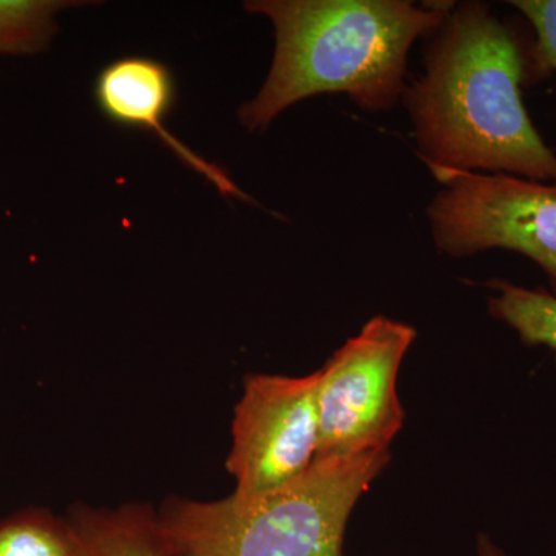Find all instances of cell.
I'll use <instances>...</instances> for the list:
<instances>
[{
    "label": "cell",
    "mask_w": 556,
    "mask_h": 556,
    "mask_svg": "<svg viewBox=\"0 0 556 556\" xmlns=\"http://www.w3.org/2000/svg\"><path fill=\"white\" fill-rule=\"evenodd\" d=\"M94 2L72 0H0V60L38 56L60 33L62 11Z\"/></svg>",
    "instance_id": "9c48e42d"
},
{
    "label": "cell",
    "mask_w": 556,
    "mask_h": 556,
    "mask_svg": "<svg viewBox=\"0 0 556 556\" xmlns=\"http://www.w3.org/2000/svg\"><path fill=\"white\" fill-rule=\"evenodd\" d=\"M318 372L305 378L252 375L232 420L226 468L233 493L263 495L302 478L316 463Z\"/></svg>",
    "instance_id": "8992f818"
},
{
    "label": "cell",
    "mask_w": 556,
    "mask_h": 556,
    "mask_svg": "<svg viewBox=\"0 0 556 556\" xmlns=\"http://www.w3.org/2000/svg\"><path fill=\"white\" fill-rule=\"evenodd\" d=\"M478 556H508L500 546H496L489 536L479 535L478 538Z\"/></svg>",
    "instance_id": "4fadbf2b"
},
{
    "label": "cell",
    "mask_w": 556,
    "mask_h": 556,
    "mask_svg": "<svg viewBox=\"0 0 556 556\" xmlns=\"http://www.w3.org/2000/svg\"><path fill=\"white\" fill-rule=\"evenodd\" d=\"M415 328L383 316L318 369L316 460L386 452L404 424L397 375Z\"/></svg>",
    "instance_id": "5b68a950"
},
{
    "label": "cell",
    "mask_w": 556,
    "mask_h": 556,
    "mask_svg": "<svg viewBox=\"0 0 556 556\" xmlns=\"http://www.w3.org/2000/svg\"><path fill=\"white\" fill-rule=\"evenodd\" d=\"M455 3L407 0H252L249 13L276 31L273 65L262 89L239 110L248 131L317 94L343 93L358 109L386 112L402 100L409 49L431 35Z\"/></svg>",
    "instance_id": "7a4b0ae2"
},
{
    "label": "cell",
    "mask_w": 556,
    "mask_h": 556,
    "mask_svg": "<svg viewBox=\"0 0 556 556\" xmlns=\"http://www.w3.org/2000/svg\"><path fill=\"white\" fill-rule=\"evenodd\" d=\"M510 5L535 30V56L540 68L556 72V0H514Z\"/></svg>",
    "instance_id": "7c38bea8"
},
{
    "label": "cell",
    "mask_w": 556,
    "mask_h": 556,
    "mask_svg": "<svg viewBox=\"0 0 556 556\" xmlns=\"http://www.w3.org/2000/svg\"><path fill=\"white\" fill-rule=\"evenodd\" d=\"M0 556H86L67 518L30 507L0 521Z\"/></svg>",
    "instance_id": "8fae6325"
},
{
    "label": "cell",
    "mask_w": 556,
    "mask_h": 556,
    "mask_svg": "<svg viewBox=\"0 0 556 556\" xmlns=\"http://www.w3.org/2000/svg\"><path fill=\"white\" fill-rule=\"evenodd\" d=\"M93 93L102 115L112 123L149 131L223 195L248 200L222 167L204 160L170 134L166 119L174 109L177 86L163 62L148 56H126L110 62L94 80Z\"/></svg>",
    "instance_id": "52a82bcc"
},
{
    "label": "cell",
    "mask_w": 556,
    "mask_h": 556,
    "mask_svg": "<svg viewBox=\"0 0 556 556\" xmlns=\"http://www.w3.org/2000/svg\"><path fill=\"white\" fill-rule=\"evenodd\" d=\"M386 452L320 459L298 481L217 501L170 496L156 508L166 556H342L351 511Z\"/></svg>",
    "instance_id": "3957f363"
},
{
    "label": "cell",
    "mask_w": 556,
    "mask_h": 556,
    "mask_svg": "<svg viewBox=\"0 0 556 556\" xmlns=\"http://www.w3.org/2000/svg\"><path fill=\"white\" fill-rule=\"evenodd\" d=\"M490 314L514 329L530 346H547L556 353V295L544 289L518 287L507 280L489 281Z\"/></svg>",
    "instance_id": "30bf717a"
},
{
    "label": "cell",
    "mask_w": 556,
    "mask_h": 556,
    "mask_svg": "<svg viewBox=\"0 0 556 556\" xmlns=\"http://www.w3.org/2000/svg\"><path fill=\"white\" fill-rule=\"evenodd\" d=\"M65 518L86 556H166L156 525V508L150 504L93 507L75 503Z\"/></svg>",
    "instance_id": "ba28073f"
},
{
    "label": "cell",
    "mask_w": 556,
    "mask_h": 556,
    "mask_svg": "<svg viewBox=\"0 0 556 556\" xmlns=\"http://www.w3.org/2000/svg\"><path fill=\"white\" fill-rule=\"evenodd\" d=\"M430 36L426 73L402 94L424 163L556 182L522 102L535 46L481 2L455 3Z\"/></svg>",
    "instance_id": "6da1fadb"
},
{
    "label": "cell",
    "mask_w": 556,
    "mask_h": 556,
    "mask_svg": "<svg viewBox=\"0 0 556 556\" xmlns=\"http://www.w3.org/2000/svg\"><path fill=\"white\" fill-rule=\"evenodd\" d=\"M441 185L427 208L434 247L450 257L507 249L536 263L556 295V182L427 164Z\"/></svg>",
    "instance_id": "277c9868"
}]
</instances>
